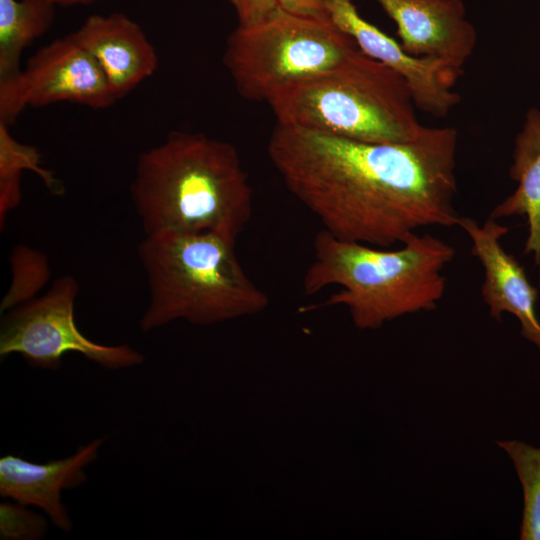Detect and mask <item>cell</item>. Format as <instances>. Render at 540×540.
<instances>
[{"instance_id":"1","label":"cell","mask_w":540,"mask_h":540,"mask_svg":"<svg viewBox=\"0 0 540 540\" xmlns=\"http://www.w3.org/2000/svg\"><path fill=\"white\" fill-rule=\"evenodd\" d=\"M457 143L454 127H425L411 142L383 144L277 123L267 152L324 230L388 249L422 227L458 226Z\"/></svg>"},{"instance_id":"2","label":"cell","mask_w":540,"mask_h":540,"mask_svg":"<svg viewBox=\"0 0 540 540\" xmlns=\"http://www.w3.org/2000/svg\"><path fill=\"white\" fill-rule=\"evenodd\" d=\"M131 200L145 234L214 232L238 238L253 191L236 148L201 132L171 131L138 156Z\"/></svg>"},{"instance_id":"3","label":"cell","mask_w":540,"mask_h":540,"mask_svg":"<svg viewBox=\"0 0 540 540\" xmlns=\"http://www.w3.org/2000/svg\"><path fill=\"white\" fill-rule=\"evenodd\" d=\"M399 249L388 250L338 239L322 229L314 238L313 260L303 278L311 296L337 285L340 290L307 312L344 305L360 329H377L405 314L432 311L442 299L454 248L430 234H412Z\"/></svg>"},{"instance_id":"4","label":"cell","mask_w":540,"mask_h":540,"mask_svg":"<svg viewBox=\"0 0 540 540\" xmlns=\"http://www.w3.org/2000/svg\"><path fill=\"white\" fill-rule=\"evenodd\" d=\"M236 239L214 232L145 234L137 248L149 303L139 326L210 325L261 312L268 295L244 271Z\"/></svg>"},{"instance_id":"5","label":"cell","mask_w":540,"mask_h":540,"mask_svg":"<svg viewBox=\"0 0 540 540\" xmlns=\"http://www.w3.org/2000/svg\"><path fill=\"white\" fill-rule=\"evenodd\" d=\"M277 123L367 143H406L425 127L405 79L357 50L317 77L283 87L266 101Z\"/></svg>"},{"instance_id":"6","label":"cell","mask_w":540,"mask_h":540,"mask_svg":"<svg viewBox=\"0 0 540 540\" xmlns=\"http://www.w3.org/2000/svg\"><path fill=\"white\" fill-rule=\"evenodd\" d=\"M359 50L328 17L281 9L268 21L229 35L223 62L239 92L267 101L277 90L323 73Z\"/></svg>"},{"instance_id":"7","label":"cell","mask_w":540,"mask_h":540,"mask_svg":"<svg viewBox=\"0 0 540 540\" xmlns=\"http://www.w3.org/2000/svg\"><path fill=\"white\" fill-rule=\"evenodd\" d=\"M78 292L76 278L64 275L43 295L8 310L1 323V358L16 353L29 365L48 370L58 369L71 352L109 370L141 364L143 355L129 345L99 344L78 329L74 318Z\"/></svg>"},{"instance_id":"8","label":"cell","mask_w":540,"mask_h":540,"mask_svg":"<svg viewBox=\"0 0 540 540\" xmlns=\"http://www.w3.org/2000/svg\"><path fill=\"white\" fill-rule=\"evenodd\" d=\"M116 101L98 63L71 33L40 48L19 73L0 82V122L13 125L28 107L71 102L106 109Z\"/></svg>"},{"instance_id":"9","label":"cell","mask_w":540,"mask_h":540,"mask_svg":"<svg viewBox=\"0 0 540 540\" xmlns=\"http://www.w3.org/2000/svg\"><path fill=\"white\" fill-rule=\"evenodd\" d=\"M320 3L326 16L353 38L362 53L405 79L417 109L444 118L461 101L453 87L463 70L443 60L408 54L399 42L361 17L351 0H320Z\"/></svg>"},{"instance_id":"10","label":"cell","mask_w":540,"mask_h":540,"mask_svg":"<svg viewBox=\"0 0 540 540\" xmlns=\"http://www.w3.org/2000/svg\"><path fill=\"white\" fill-rule=\"evenodd\" d=\"M472 241V254L484 268L482 296L490 308V315L497 321L504 312L514 315L520 323V334L540 349V321L536 304L538 289L534 287L517 259L507 253L500 239L508 227L489 217L479 225L470 217L458 221Z\"/></svg>"},{"instance_id":"11","label":"cell","mask_w":540,"mask_h":540,"mask_svg":"<svg viewBox=\"0 0 540 540\" xmlns=\"http://www.w3.org/2000/svg\"><path fill=\"white\" fill-rule=\"evenodd\" d=\"M375 1L396 23L404 51L463 70L475 49L477 32L462 0Z\"/></svg>"},{"instance_id":"12","label":"cell","mask_w":540,"mask_h":540,"mask_svg":"<svg viewBox=\"0 0 540 540\" xmlns=\"http://www.w3.org/2000/svg\"><path fill=\"white\" fill-rule=\"evenodd\" d=\"M96 60L117 101L158 68V55L142 28L126 15H91L72 33Z\"/></svg>"},{"instance_id":"13","label":"cell","mask_w":540,"mask_h":540,"mask_svg":"<svg viewBox=\"0 0 540 540\" xmlns=\"http://www.w3.org/2000/svg\"><path fill=\"white\" fill-rule=\"evenodd\" d=\"M104 438L79 446L64 459L33 463L15 455L0 459V495L42 509L55 526L69 531L72 521L61 502V491L84 483L83 468L97 458Z\"/></svg>"},{"instance_id":"14","label":"cell","mask_w":540,"mask_h":540,"mask_svg":"<svg viewBox=\"0 0 540 540\" xmlns=\"http://www.w3.org/2000/svg\"><path fill=\"white\" fill-rule=\"evenodd\" d=\"M510 177L516 190L492 210L494 219L524 216L528 224L524 254H533L540 264V109H528L515 139Z\"/></svg>"},{"instance_id":"15","label":"cell","mask_w":540,"mask_h":540,"mask_svg":"<svg viewBox=\"0 0 540 540\" xmlns=\"http://www.w3.org/2000/svg\"><path fill=\"white\" fill-rule=\"evenodd\" d=\"M54 9L40 0H0V82L22 69L23 51L50 28Z\"/></svg>"},{"instance_id":"16","label":"cell","mask_w":540,"mask_h":540,"mask_svg":"<svg viewBox=\"0 0 540 540\" xmlns=\"http://www.w3.org/2000/svg\"><path fill=\"white\" fill-rule=\"evenodd\" d=\"M27 170L35 173L52 193L63 192V187L54 173L43 166L39 150L15 139L9 131V126L0 122L1 225L5 222L8 213L21 201V176Z\"/></svg>"},{"instance_id":"17","label":"cell","mask_w":540,"mask_h":540,"mask_svg":"<svg viewBox=\"0 0 540 540\" xmlns=\"http://www.w3.org/2000/svg\"><path fill=\"white\" fill-rule=\"evenodd\" d=\"M497 444L511 459L522 487L520 539L540 540V448L519 440H500Z\"/></svg>"},{"instance_id":"18","label":"cell","mask_w":540,"mask_h":540,"mask_svg":"<svg viewBox=\"0 0 540 540\" xmlns=\"http://www.w3.org/2000/svg\"><path fill=\"white\" fill-rule=\"evenodd\" d=\"M13 273L9 291L1 302L6 312L34 297L49 279L50 270L45 256L27 246L18 245L11 253Z\"/></svg>"},{"instance_id":"19","label":"cell","mask_w":540,"mask_h":540,"mask_svg":"<svg viewBox=\"0 0 540 540\" xmlns=\"http://www.w3.org/2000/svg\"><path fill=\"white\" fill-rule=\"evenodd\" d=\"M26 505L3 502L0 505L1 539L35 540L45 535L46 520L39 514L29 511Z\"/></svg>"},{"instance_id":"20","label":"cell","mask_w":540,"mask_h":540,"mask_svg":"<svg viewBox=\"0 0 540 540\" xmlns=\"http://www.w3.org/2000/svg\"><path fill=\"white\" fill-rule=\"evenodd\" d=\"M234 8L238 27L249 28L274 17L282 8L279 0H227Z\"/></svg>"},{"instance_id":"21","label":"cell","mask_w":540,"mask_h":540,"mask_svg":"<svg viewBox=\"0 0 540 540\" xmlns=\"http://www.w3.org/2000/svg\"><path fill=\"white\" fill-rule=\"evenodd\" d=\"M281 8L285 11L317 17H327L320 0H279Z\"/></svg>"},{"instance_id":"22","label":"cell","mask_w":540,"mask_h":540,"mask_svg":"<svg viewBox=\"0 0 540 540\" xmlns=\"http://www.w3.org/2000/svg\"><path fill=\"white\" fill-rule=\"evenodd\" d=\"M44 2H48L53 5H62V6H70V5H87L95 0H40Z\"/></svg>"}]
</instances>
